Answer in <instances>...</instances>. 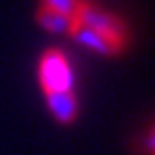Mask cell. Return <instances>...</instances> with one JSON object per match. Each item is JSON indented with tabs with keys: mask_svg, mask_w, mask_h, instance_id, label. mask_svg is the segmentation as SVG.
I'll list each match as a JSON object with an SVG mask.
<instances>
[{
	"mask_svg": "<svg viewBox=\"0 0 155 155\" xmlns=\"http://www.w3.org/2000/svg\"><path fill=\"white\" fill-rule=\"evenodd\" d=\"M82 0H39V6L41 8H47L51 12H56L62 15H68V17H77V12L81 8Z\"/></svg>",
	"mask_w": 155,
	"mask_h": 155,
	"instance_id": "cell-6",
	"label": "cell"
},
{
	"mask_svg": "<svg viewBox=\"0 0 155 155\" xmlns=\"http://www.w3.org/2000/svg\"><path fill=\"white\" fill-rule=\"evenodd\" d=\"M38 81L43 95L73 90L71 62L60 49H47L38 64Z\"/></svg>",
	"mask_w": 155,
	"mask_h": 155,
	"instance_id": "cell-2",
	"label": "cell"
},
{
	"mask_svg": "<svg viewBox=\"0 0 155 155\" xmlns=\"http://www.w3.org/2000/svg\"><path fill=\"white\" fill-rule=\"evenodd\" d=\"M75 19L82 26L90 28L97 36H101L105 41H108L118 54L127 51L131 34H129L125 21L120 15L101 8L99 4L92 2V0H82Z\"/></svg>",
	"mask_w": 155,
	"mask_h": 155,
	"instance_id": "cell-1",
	"label": "cell"
},
{
	"mask_svg": "<svg viewBox=\"0 0 155 155\" xmlns=\"http://www.w3.org/2000/svg\"><path fill=\"white\" fill-rule=\"evenodd\" d=\"M69 38H73L79 45H82L84 49L92 51L95 54H101V56H118V52L114 51V47L110 45L108 41H105L101 36H97L95 32H92L90 28L82 26L79 21L75 23V28H73Z\"/></svg>",
	"mask_w": 155,
	"mask_h": 155,
	"instance_id": "cell-4",
	"label": "cell"
},
{
	"mask_svg": "<svg viewBox=\"0 0 155 155\" xmlns=\"http://www.w3.org/2000/svg\"><path fill=\"white\" fill-rule=\"evenodd\" d=\"M45 103H47V108H49L52 120L64 127L73 125L77 118H79V112H81L79 97H77L73 90L62 92V94H49L45 95Z\"/></svg>",
	"mask_w": 155,
	"mask_h": 155,
	"instance_id": "cell-3",
	"label": "cell"
},
{
	"mask_svg": "<svg viewBox=\"0 0 155 155\" xmlns=\"http://www.w3.org/2000/svg\"><path fill=\"white\" fill-rule=\"evenodd\" d=\"M36 21L43 30L51 32V34H58V36H71L75 23H77V19H73V17L51 12V9L41 8V6L36 12Z\"/></svg>",
	"mask_w": 155,
	"mask_h": 155,
	"instance_id": "cell-5",
	"label": "cell"
}]
</instances>
